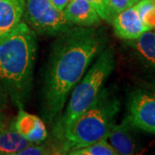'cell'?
<instances>
[{"label":"cell","mask_w":155,"mask_h":155,"mask_svg":"<svg viewBox=\"0 0 155 155\" xmlns=\"http://www.w3.org/2000/svg\"><path fill=\"white\" fill-rule=\"evenodd\" d=\"M30 143L14 127L0 131V155H17Z\"/></svg>","instance_id":"obj_13"},{"label":"cell","mask_w":155,"mask_h":155,"mask_svg":"<svg viewBox=\"0 0 155 155\" xmlns=\"http://www.w3.org/2000/svg\"><path fill=\"white\" fill-rule=\"evenodd\" d=\"M140 0H108L109 7L113 17L118 13L136 5Z\"/></svg>","instance_id":"obj_18"},{"label":"cell","mask_w":155,"mask_h":155,"mask_svg":"<svg viewBox=\"0 0 155 155\" xmlns=\"http://www.w3.org/2000/svg\"><path fill=\"white\" fill-rule=\"evenodd\" d=\"M14 128L31 143H41L48 137L44 122L38 116L20 110Z\"/></svg>","instance_id":"obj_11"},{"label":"cell","mask_w":155,"mask_h":155,"mask_svg":"<svg viewBox=\"0 0 155 155\" xmlns=\"http://www.w3.org/2000/svg\"><path fill=\"white\" fill-rule=\"evenodd\" d=\"M63 13L69 22L77 26L94 27L101 22L96 9L86 0H70Z\"/></svg>","instance_id":"obj_10"},{"label":"cell","mask_w":155,"mask_h":155,"mask_svg":"<svg viewBox=\"0 0 155 155\" xmlns=\"http://www.w3.org/2000/svg\"><path fill=\"white\" fill-rule=\"evenodd\" d=\"M25 0H0V36L9 33L22 22Z\"/></svg>","instance_id":"obj_12"},{"label":"cell","mask_w":155,"mask_h":155,"mask_svg":"<svg viewBox=\"0 0 155 155\" xmlns=\"http://www.w3.org/2000/svg\"><path fill=\"white\" fill-rule=\"evenodd\" d=\"M115 67V50L109 47L100 53L85 76L72 89L66 112L56 124L58 135L92 104Z\"/></svg>","instance_id":"obj_4"},{"label":"cell","mask_w":155,"mask_h":155,"mask_svg":"<svg viewBox=\"0 0 155 155\" xmlns=\"http://www.w3.org/2000/svg\"><path fill=\"white\" fill-rule=\"evenodd\" d=\"M134 127L125 117L120 124H113L106 140L116 150L117 154L131 155L136 153L137 144L134 138Z\"/></svg>","instance_id":"obj_9"},{"label":"cell","mask_w":155,"mask_h":155,"mask_svg":"<svg viewBox=\"0 0 155 155\" xmlns=\"http://www.w3.org/2000/svg\"><path fill=\"white\" fill-rule=\"evenodd\" d=\"M6 127V122L5 116L0 112V131Z\"/></svg>","instance_id":"obj_21"},{"label":"cell","mask_w":155,"mask_h":155,"mask_svg":"<svg viewBox=\"0 0 155 155\" xmlns=\"http://www.w3.org/2000/svg\"><path fill=\"white\" fill-rule=\"evenodd\" d=\"M120 104L117 96L102 89L92 104L58 135L62 139V153L106 139Z\"/></svg>","instance_id":"obj_3"},{"label":"cell","mask_w":155,"mask_h":155,"mask_svg":"<svg viewBox=\"0 0 155 155\" xmlns=\"http://www.w3.org/2000/svg\"><path fill=\"white\" fill-rule=\"evenodd\" d=\"M127 64L135 78L155 91V32L149 30L127 41Z\"/></svg>","instance_id":"obj_5"},{"label":"cell","mask_w":155,"mask_h":155,"mask_svg":"<svg viewBox=\"0 0 155 155\" xmlns=\"http://www.w3.org/2000/svg\"><path fill=\"white\" fill-rule=\"evenodd\" d=\"M7 100V94H6L5 89L0 84V110L5 106Z\"/></svg>","instance_id":"obj_20"},{"label":"cell","mask_w":155,"mask_h":155,"mask_svg":"<svg viewBox=\"0 0 155 155\" xmlns=\"http://www.w3.org/2000/svg\"><path fill=\"white\" fill-rule=\"evenodd\" d=\"M126 116L135 128L155 134V91L137 89L130 94Z\"/></svg>","instance_id":"obj_7"},{"label":"cell","mask_w":155,"mask_h":155,"mask_svg":"<svg viewBox=\"0 0 155 155\" xmlns=\"http://www.w3.org/2000/svg\"><path fill=\"white\" fill-rule=\"evenodd\" d=\"M86 1L96 9L102 20L108 22H112L114 17L110 10L108 0H86Z\"/></svg>","instance_id":"obj_16"},{"label":"cell","mask_w":155,"mask_h":155,"mask_svg":"<svg viewBox=\"0 0 155 155\" xmlns=\"http://www.w3.org/2000/svg\"><path fill=\"white\" fill-rule=\"evenodd\" d=\"M25 8L30 28L41 35H60L74 26L50 0H25Z\"/></svg>","instance_id":"obj_6"},{"label":"cell","mask_w":155,"mask_h":155,"mask_svg":"<svg viewBox=\"0 0 155 155\" xmlns=\"http://www.w3.org/2000/svg\"><path fill=\"white\" fill-rule=\"evenodd\" d=\"M55 153L54 150L48 147L46 145H41L40 143H30L25 148L21 150L17 155H45Z\"/></svg>","instance_id":"obj_17"},{"label":"cell","mask_w":155,"mask_h":155,"mask_svg":"<svg viewBox=\"0 0 155 155\" xmlns=\"http://www.w3.org/2000/svg\"><path fill=\"white\" fill-rule=\"evenodd\" d=\"M153 2H154V4H155V0H153Z\"/></svg>","instance_id":"obj_22"},{"label":"cell","mask_w":155,"mask_h":155,"mask_svg":"<svg viewBox=\"0 0 155 155\" xmlns=\"http://www.w3.org/2000/svg\"><path fill=\"white\" fill-rule=\"evenodd\" d=\"M134 6L141 21L151 30L155 28V4L153 0H140Z\"/></svg>","instance_id":"obj_15"},{"label":"cell","mask_w":155,"mask_h":155,"mask_svg":"<svg viewBox=\"0 0 155 155\" xmlns=\"http://www.w3.org/2000/svg\"><path fill=\"white\" fill-rule=\"evenodd\" d=\"M105 47V35L91 27L73 26L59 35L45 81L44 115L48 122L61 114L70 92Z\"/></svg>","instance_id":"obj_1"},{"label":"cell","mask_w":155,"mask_h":155,"mask_svg":"<svg viewBox=\"0 0 155 155\" xmlns=\"http://www.w3.org/2000/svg\"><path fill=\"white\" fill-rule=\"evenodd\" d=\"M35 51V32L26 22L0 36V80L19 98L29 91Z\"/></svg>","instance_id":"obj_2"},{"label":"cell","mask_w":155,"mask_h":155,"mask_svg":"<svg viewBox=\"0 0 155 155\" xmlns=\"http://www.w3.org/2000/svg\"><path fill=\"white\" fill-rule=\"evenodd\" d=\"M111 22L116 35L125 41L137 39L143 33L151 30L141 21L134 5L118 13Z\"/></svg>","instance_id":"obj_8"},{"label":"cell","mask_w":155,"mask_h":155,"mask_svg":"<svg viewBox=\"0 0 155 155\" xmlns=\"http://www.w3.org/2000/svg\"><path fill=\"white\" fill-rule=\"evenodd\" d=\"M50 1L58 10L63 11L70 0H50Z\"/></svg>","instance_id":"obj_19"},{"label":"cell","mask_w":155,"mask_h":155,"mask_svg":"<svg viewBox=\"0 0 155 155\" xmlns=\"http://www.w3.org/2000/svg\"><path fill=\"white\" fill-rule=\"evenodd\" d=\"M70 155H117L116 150L112 147L106 139H102L94 143L83 147L68 151Z\"/></svg>","instance_id":"obj_14"}]
</instances>
